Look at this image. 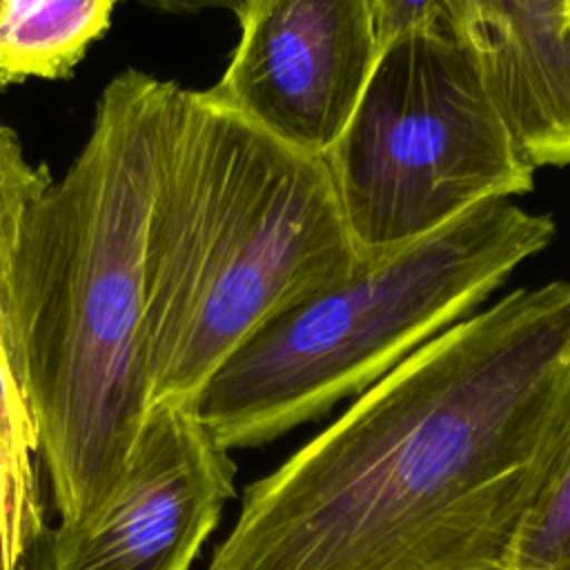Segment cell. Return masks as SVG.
I'll return each instance as SVG.
<instances>
[{
    "label": "cell",
    "instance_id": "2",
    "mask_svg": "<svg viewBox=\"0 0 570 570\" xmlns=\"http://www.w3.org/2000/svg\"><path fill=\"white\" fill-rule=\"evenodd\" d=\"M174 80L116 73L89 136L33 205L0 338L40 436L53 505L76 521L120 481L147 423V245Z\"/></svg>",
    "mask_w": 570,
    "mask_h": 570
},
{
    "label": "cell",
    "instance_id": "14",
    "mask_svg": "<svg viewBox=\"0 0 570 570\" xmlns=\"http://www.w3.org/2000/svg\"><path fill=\"white\" fill-rule=\"evenodd\" d=\"M0 450L20 461H33L40 452V436L29 405L9 367L0 338Z\"/></svg>",
    "mask_w": 570,
    "mask_h": 570
},
{
    "label": "cell",
    "instance_id": "8",
    "mask_svg": "<svg viewBox=\"0 0 570 570\" xmlns=\"http://www.w3.org/2000/svg\"><path fill=\"white\" fill-rule=\"evenodd\" d=\"M468 42L528 163L570 165V0H470Z\"/></svg>",
    "mask_w": 570,
    "mask_h": 570
},
{
    "label": "cell",
    "instance_id": "5",
    "mask_svg": "<svg viewBox=\"0 0 570 570\" xmlns=\"http://www.w3.org/2000/svg\"><path fill=\"white\" fill-rule=\"evenodd\" d=\"M323 160L363 254L410 243L534 183L472 47L436 33H407L381 49Z\"/></svg>",
    "mask_w": 570,
    "mask_h": 570
},
{
    "label": "cell",
    "instance_id": "7",
    "mask_svg": "<svg viewBox=\"0 0 570 570\" xmlns=\"http://www.w3.org/2000/svg\"><path fill=\"white\" fill-rule=\"evenodd\" d=\"M234 497V459L196 410L158 407L114 490L58 521L47 570H189Z\"/></svg>",
    "mask_w": 570,
    "mask_h": 570
},
{
    "label": "cell",
    "instance_id": "9",
    "mask_svg": "<svg viewBox=\"0 0 570 570\" xmlns=\"http://www.w3.org/2000/svg\"><path fill=\"white\" fill-rule=\"evenodd\" d=\"M120 0H0V87L62 80L111 27Z\"/></svg>",
    "mask_w": 570,
    "mask_h": 570
},
{
    "label": "cell",
    "instance_id": "12",
    "mask_svg": "<svg viewBox=\"0 0 570 570\" xmlns=\"http://www.w3.org/2000/svg\"><path fill=\"white\" fill-rule=\"evenodd\" d=\"M42 525L36 463L0 450V570H22Z\"/></svg>",
    "mask_w": 570,
    "mask_h": 570
},
{
    "label": "cell",
    "instance_id": "1",
    "mask_svg": "<svg viewBox=\"0 0 570 570\" xmlns=\"http://www.w3.org/2000/svg\"><path fill=\"white\" fill-rule=\"evenodd\" d=\"M570 448V283L432 336L243 490L209 570H508Z\"/></svg>",
    "mask_w": 570,
    "mask_h": 570
},
{
    "label": "cell",
    "instance_id": "10",
    "mask_svg": "<svg viewBox=\"0 0 570 570\" xmlns=\"http://www.w3.org/2000/svg\"><path fill=\"white\" fill-rule=\"evenodd\" d=\"M508 570H570V448L523 519Z\"/></svg>",
    "mask_w": 570,
    "mask_h": 570
},
{
    "label": "cell",
    "instance_id": "15",
    "mask_svg": "<svg viewBox=\"0 0 570 570\" xmlns=\"http://www.w3.org/2000/svg\"><path fill=\"white\" fill-rule=\"evenodd\" d=\"M147 9L160 13H200L207 9H232L236 11L240 0H138Z\"/></svg>",
    "mask_w": 570,
    "mask_h": 570
},
{
    "label": "cell",
    "instance_id": "6",
    "mask_svg": "<svg viewBox=\"0 0 570 570\" xmlns=\"http://www.w3.org/2000/svg\"><path fill=\"white\" fill-rule=\"evenodd\" d=\"M240 38L205 96L281 145L323 158L350 122L381 42L372 0H240Z\"/></svg>",
    "mask_w": 570,
    "mask_h": 570
},
{
    "label": "cell",
    "instance_id": "13",
    "mask_svg": "<svg viewBox=\"0 0 570 570\" xmlns=\"http://www.w3.org/2000/svg\"><path fill=\"white\" fill-rule=\"evenodd\" d=\"M381 49L407 33L470 38V0H372ZM470 45V42H468Z\"/></svg>",
    "mask_w": 570,
    "mask_h": 570
},
{
    "label": "cell",
    "instance_id": "3",
    "mask_svg": "<svg viewBox=\"0 0 570 570\" xmlns=\"http://www.w3.org/2000/svg\"><path fill=\"white\" fill-rule=\"evenodd\" d=\"M361 258L323 158L176 87L147 245V414L194 407L245 338Z\"/></svg>",
    "mask_w": 570,
    "mask_h": 570
},
{
    "label": "cell",
    "instance_id": "4",
    "mask_svg": "<svg viewBox=\"0 0 570 570\" xmlns=\"http://www.w3.org/2000/svg\"><path fill=\"white\" fill-rule=\"evenodd\" d=\"M554 232L550 214L497 198L410 243L363 254L352 272L245 338L196 399L198 419L232 452L325 416L470 316Z\"/></svg>",
    "mask_w": 570,
    "mask_h": 570
},
{
    "label": "cell",
    "instance_id": "11",
    "mask_svg": "<svg viewBox=\"0 0 570 570\" xmlns=\"http://www.w3.org/2000/svg\"><path fill=\"white\" fill-rule=\"evenodd\" d=\"M51 183L47 165H33L18 131L0 122V301L24 220Z\"/></svg>",
    "mask_w": 570,
    "mask_h": 570
}]
</instances>
